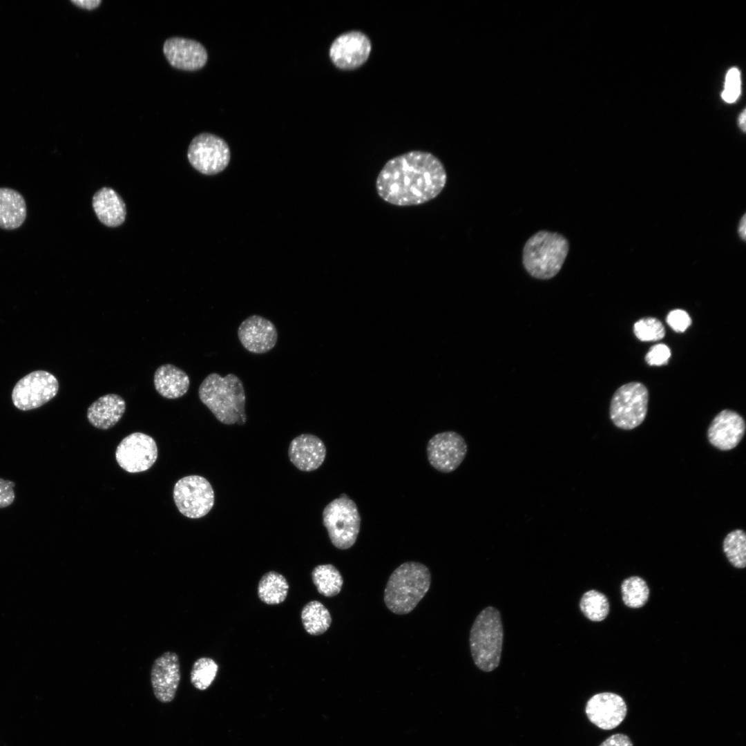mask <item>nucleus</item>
Listing matches in <instances>:
<instances>
[{"label":"nucleus","mask_w":746,"mask_h":746,"mask_svg":"<svg viewBox=\"0 0 746 746\" xmlns=\"http://www.w3.org/2000/svg\"><path fill=\"white\" fill-rule=\"evenodd\" d=\"M153 382L157 392L169 399L184 396L190 385L187 374L172 364L160 365L155 372Z\"/></svg>","instance_id":"4be33fe9"},{"label":"nucleus","mask_w":746,"mask_h":746,"mask_svg":"<svg viewBox=\"0 0 746 746\" xmlns=\"http://www.w3.org/2000/svg\"><path fill=\"white\" fill-rule=\"evenodd\" d=\"M230 150L226 142L215 135L203 133L191 142L187 153L191 166L205 175H215L223 171L230 160Z\"/></svg>","instance_id":"1a4fd4ad"},{"label":"nucleus","mask_w":746,"mask_h":746,"mask_svg":"<svg viewBox=\"0 0 746 746\" xmlns=\"http://www.w3.org/2000/svg\"><path fill=\"white\" fill-rule=\"evenodd\" d=\"M218 665L209 657L197 659L191 668L190 680L193 686L200 691L206 690L214 680Z\"/></svg>","instance_id":"c756f323"},{"label":"nucleus","mask_w":746,"mask_h":746,"mask_svg":"<svg viewBox=\"0 0 746 746\" xmlns=\"http://www.w3.org/2000/svg\"><path fill=\"white\" fill-rule=\"evenodd\" d=\"M372 50L370 38L361 31L351 30L338 36L329 48V57L336 67L350 70L361 67Z\"/></svg>","instance_id":"ddd939ff"},{"label":"nucleus","mask_w":746,"mask_h":746,"mask_svg":"<svg viewBox=\"0 0 746 746\" xmlns=\"http://www.w3.org/2000/svg\"><path fill=\"white\" fill-rule=\"evenodd\" d=\"M667 323L676 332H685L691 324L689 314L680 309L670 311L666 318Z\"/></svg>","instance_id":"72a5a7b5"},{"label":"nucleus","mask_w":746,"mask_h":746,"mask_svg":"<svg viewBox=\"0 0 746 746\" xmlns=\"http://www.w3.org/2000/svg\"><path fill=\"white\" fill-rule=\"evenodd\" d=\"M745 223H746L745 213H744L743 216H742V218L739 220V222H738V228H737V233L738 234V236H739L740 239L741 240H743V241L745 240V236H746V224H745Z\"/></svg>","instance_id":"4c0bfd02"},{"label":"nucleus","mask_w":746,"mask_h":746,"mask_svg":"<svg viewBox=\"0 0 746 746\" xmlns=\"http://www.w3.org/2000/svg\"><path fill=\"white\" fill-rule=\"evenodd\" d=\"M569 250L567 239L560 233L539 231L524 245L522 262L533 278L548 280L560 271Z\"/></svg>","instance_id":"20e7f679"},{"label":"nucleus","mask_w":746,"mask_h":746,"mask_svg":"<svg viewBox=\"0 0 746 746\" xmlns=\"http://www.w3.org/2000/svg\"><path fill=\"white\" fill-rule=\"evenodd\" d=\"M723 551L730 564L737 568L746 566V535L743 530L729 533L723 543Z\"/></svg>","instance_id":"c85d7f7f"},{"label":"nucleus","mask_w":746,"mask_h":746,"mask_svg":"<svg viewBox=\"0 0 746 746\" xmlns=\"http://www.w3.org/2000/svg\"><path fill=\"white\" fill-rule=\"evenodd\" d=\"M164 54L174 68L184 70H196L207 61L204 47L197 41L174 37L167 39L163 46Z\"/></svg>","instance_id":"a211bd4d"},{"label":"nucleus","mask_w":746,"mask_h":746,"mask_svg":"<svg viewBox=\"0 0 746 746\" xmlns=\"http://www.w3.org/2000/svg\"><path fill=\"white\" fill-rule=\"evenodd\" d=\"M621 593L622 601L627 606L638 609L647 602L649 589L644 579L631 576L622 582Z\"/></svg>","instance_id":"bb28decb"},{"label":"nucleus","mask_w":746,"mask_h":746,"mask_svg":"<svg viewBox=\"0 0 746 746\" xmlns=\"http://www.w3.org/2000/svg\"><path fill=\"white\" fill-rule=\"evenodd\" d=\"M671 356L669 347L663 343H658L650 347L645 356V361L649 365H663L668 363Z\"/></svg>","instance_id":"473e14b6"},{"label":"nucleus","mask_w":746,"mask_h":746,"mask_svg":"<svg viewBox=\"0 0 746 746\" xmlns=\"http://www.w3.org/2000/svg\"><path fill=\"white\" fill-rule=\"evenodd\" d=\"M173 500L184 516L198 519L205 516L214 504V491L209 481L200 475L179 479L173 488Z\"/></svg>","instance_id":"6e6552de"},{"label":"nucleus","mask_w":746,"mask_h":746,"mask_svg":"<svg viewBox=\"0 0 746 746\" xmlns=\"http://www.w3.org/2000/svg\"><path fill=\"white\" fill-rule=\"evenodd\" d=\"M633 333L641 341H657L664 337L665 329L660 320L645 317L634 323Z\"/></svg>","instance_id":"7c9ffc66"},{"label":"nucleus","mask_w":746,"mask_h":746,"mask_svg":"<svg viewBox=\"0 0 746 746\" xmlns=\"http://www.w3.org/2000/svg\"><path fill=\"white\" fill-rule=\"evenodd\" d=\"M71 3L75 6L87 9L92 10L96 8L101 3V0H71Z\"/></svg>","instance_id":"e433bc0d"},{"label":"nucleus","mask_w":746,"mask_h":746,"mask_svg":"<svg viewBox=\"0 0 746 746\" xmlns=\"http://www.w3.org/2000/svg\"><path fill=\"white\" fill-rule=\"evenodd\" d=\"M585 712L593 725L602 729L610 730L624 720L627 707L618 694L602 692L591 696L586 702Z\"/></svg>","instance_id":"2eb2a0df"},{"label":"nucleus","mask_w":746,"mask_h":746,"mask_svg":"<svg viewBox=\"0 0 746 746\" xmlns=\"http://www.w3.org/2000/svg\"><path fill=\"white\" fill-rule=\"evenodd\" d=\"M447 174L432 153L412 151L388 160L376 180L379 196L396 206L421 204L443 191Z\"/></svg>","instance_id":"f257e3e1"},{"label":"nucleus","mask_w":746,"mask_h":746,"mask_svg":"<svg viewBox=\"0 0 746 746\" xmlns=\"http://www.w3.org/2000/svg\"><path fill=\"white\" fill-rule=\"evenodd\" d=\"M323 524L332 544L345 550L356 542L360 530L361 517L355 502L342 494L329 503L323 511Z\"/></svg>","instance_id":"423d86ee"},{"label":"nucleus","mask_w":746,"mask_h":746,"mask_svg":"<svg viewBox=\"0 0 746 746\" xmlns=\"http://www.w3.org/2000/svg\"><path fill=\"white\" fill-rule=\"evenodd\" d=\"M290 461L298 470L310 472L318 468L326 456L323 441L312 434H302L295 437L288 449Z\"/></svg>","instance_id":"6ab92c4d"},{"label":"nucleus","mask_w":746,"mask_h":746,"mask_svg":"<svg viewBox=\"0 0 746 746\" xmlns=\"http://www.w3.org/2000/svg\"><path fill=\"white\" fill-rule=\"evenodd\" d=\"M27 215L26 201L15 189L0 188V228L13 230L21 227Z\"/></svg>","instance_id":"5701e85b"},{"label":"nucleus","mask_w":746,"mask_h":746,"mask_svg":"<svg viewBox=\"0 0 746 746\" xmlns=\"http://www.w3.org/2000/svg\"><path fill=\"white\" fill-rule=\"evenodd\" d=\"M740 93V73L737 68H732L728 71L726 75L725 89L723 92L722 97L725 102L732 103L737 99Z\"/></svg>","instance_id":"2f4dec72"},{"label":"nucleus","mask_w":746,"mask_h":746,"mask_svg":"<svg viewBox=\"0 0 746 746\" xmlns=\"http://www.w3.org/2000/svg\"><path fill=\"white\" fill-rule=\"evenodd\" d=\"M600 746H633V743L630 738L623 734H613L605 740H604Z\"/></svg>","instance_id":"c9c22d12"},{"label":"nucleus","mask_w":746,"mask_h":746,"mask_svg":"<svg viewBox=\"0 0 746 746\" xmlns=\"http://www.w3.org/2000/svg\"><path fill=\"white\" fill-rule=\"evenodd\" d=\"M301 620L305 631L312 635L324 633L332 624L328 609L321 602L312 600L301 611Z\"/></svg>","instance_id":"393cba45"},{"label":"nucleus","mask_w":746,"mask_h":746,"mask_svg":"<svg viewBox=\"0 0 746 746\" xmlns=\"http://www.w3.org/2000/svg\"><path fill=\"white\" fill-rule=\"evenodd\" d=\"M59 390L57 379L52 374L34 371L21 379L15 385L12 400L19 410L26 411L44 405L57 394Z\"/></svg>","instance_id":"9d476101"},{"label":"nucleus","mask_w":746,"mask_h":746,"mask_svg":"<svg viewBox=\"0 0 746 746\" xmlns=\"http://www.w3.org/2000/svg\"><path fill=\"white\" fill-rule=\"evenodd\" d=\"M739 123H740V127L745 131V111H744L741 113V115H740Z\"/></svg>","instance_id":"58836bf2"},{"label":"nucleus","mask_w":746,"mask_h":746,"mask_svg":"<svg viewBox=\"0 0 746 746\" xmlns=\"http://www.w3.org/2000/svg\"><path fill=\"white\" fill-rule=\"evenodd\" d=\"M289 590L286 578L276 571H269L260 578L258 585V595L267 604H278L285 601Z\"/></svg>","instance_id":"b1692460"},{"label":"nucleus","mask_w":746,"mask_h":746,"mask_svg":"<svg viewBox=\"0 0 746 746\" xmlns=\"http://www.w3.org/2000/svg\"><path fill=\"white\" fill-rule=\"evenodd\" d=\"M431 574L424 564L404 562L390 575L384 591V602L394 613L411 612L428 591Z\"/></svg>","instance_id":"7ed1b4c3"},{"label":"nucleus","mask_w":746,"mask_h":746,"mask_svg":"<svg viewBox=\"0 0 746 746\" xmlns=\"http://www.w3.org/2000/svg\"><path fill=\"white\" fill-rule=\"evenodd\" d=\"M238 338L243 347L254 354H265L271 350L278 341L275 325L260 315L245 318L238 328Z\"/></svg>","instance_id":"dca6fc26"},{"label":"nucleus","mask_w":746,"mask_h":746,"mask_svg":"<svg viewBox=\"0 0 746 746\" xmlns=\"http://www.w3.org/2000/svg\"><path fill=\"white\" fill-rule=\"evenodd\" d=\"M198 396L220 422L227 425L245 423L246 396L242 382L236 374L222 376L216 372L209 374L200 385Z\"/></svg>","instance_id":"f03ea898"},{"label":"nucleus","mask_w":746,"mask_h":746,"mask_svg":"<svg viewBox=\"0 0 746 746\" xmlns=\"http://www.w3.org/2000/svg\"><path fill=\"white\" fill-rule=\"evenodd\" d=\"M580 608L584 615L593 622L604 620L609 612L606 596L596 590L585 592L581 597Z\"/></svg>","instance_id":"cd10ccee"},{"label":"nucleus","mask_w":746,"mask_h":746,"mask_svg":"<svg viewBox=\"0 0 746 746\" xmlns=\"http://www.w3.org/2000/svg\"><path fill=\"white\" fill-rule=\"evenodd\" d=\"M157 458V447L155 440L151 436L138 432L124 437L115 451L119 466L131 473L149 470Z\"/></svg>","instance_id":"9b49d317"},{"label":"nucleus","mask_w":746,"mask_h":746,"mask_svg":"<svg viewBox=\"0 0 746 746\" xmlns=\"http://www.w3.org/2000/svg\"><path fill=\"white\" fill-rule=\"evenodd\" d=\"M93 207L99 221L107 227H118L125 220V203L111 188L103 187L94 194Z\"/></svg>","instance_id":"412c9836"},{"label":"nucleus","mask_w":746,"mask_h":746,"mask_svg":"<svg viewBox=\"0 0 746 746\" xmlns=\"http://www.w3.org/2000/svg\"><path fill=\"white\" fill-rule=\"evenodd\" d=\"M126 403L116 394H108L98 398L87 410V419L94 427L108 430L122 417Z\"/></svg>","instance_id":"aec40b11"},{"label":"nucleus","mask_w":746,"mask_h":746,"mask_svg":"<svg viewBox=\"0 0 746 746\" xmlns=\"http://www.w3.org/2000/svg\"><path fill=\"white\" fill-rule=\"evenodd\" d=\"M503 627L499 611L488 606L476 618L470 631V648L475 665L489 672L500 662L503 644Z\"/></svg>","instance_id":"39448f33"},{"label":"nucleus","mask_w":746,"mask_h":746,"mask_svg":"<svg viewBox=\"0 0 746 746\" xmlns=\"http://www.w3.org/2000/svg\"><path fill=\"white\" fill-rule=\"evenodd\" d=\"M648 402L649 392L644 384L633 381L622 385L611 400L610 419L618 428L633 430L645 419Z\"/></svg>","instance_id":"0eeeda50"},{"label":"nucleus","mask_w":746,"mask_h":746,"mask_svg":"<svg viewBox=\"0 0 746 746\" xmlns=\"http://www.w3.org/2000/svg\"><path fill=\"white\" fill-rule=\"evenodd\" d=\"M745 432V422L740 414L731 410L720 411L711 421L708 430L709 443L723 451L736 448Z\"/></svg>","instance_id":"f3484780"},{"label":"nucleus","mask_w":746,"mask_h":746,"mask_svg":"<svg viewBox=\"0 0 746 746\" xmlns=\"http://www.w3.org/2000/svg\"><path fill=\"white\" fill-rule=\"evenodd\" d=\"M312 579L318 593L328 597L338 595L343 584L340 571L331 564L316 566L312 572Z\"/></svg>","instance_id":"a878e982"},{"label":"nucleus","mask_w":746,"mask_h":746,"mask_svg":"<svg viewBox=\"0 0 746 746\" xmlns=\"http://www.w3.org/2000/svg\"><path fill=\"white\" fill-rule=\"evenodd\" d=\"M426 451L430 464L439 472L448 473L464 460L468 446L459 433L446 431L434 435L428 442Z\"/></svg>","instance_id":"f8f14e48"},{"label":"nucleus","mask_w":746,"mask_h":746,"mask_svg":"<svg viewBox=\"0 0 746 746\" xmlns=\"http://www.w3.org/2000/svg\"><path fill=\"white\" fill-rule=\"evenodd\" d=\"M150 676L156 699L162 703L173 701L181 679L178 655L169 651L163 653L153 661Z\"/></svg>","instance_id":"4468645a"},{"label":"nucleus","mask_w":746,"mask_h":746,"mask_svg":"<svg viewBox=\"0 0 746 746\" xmlns=\"http://www.w3.org/2000/svg\"><path fill=\"white\" fill-rule=\"evenodd\" d=\"M15 486V482L0 478V508L7 507L14 501Z\"/></svg>","instance_id":"f704fd0d"}]
</instances>
